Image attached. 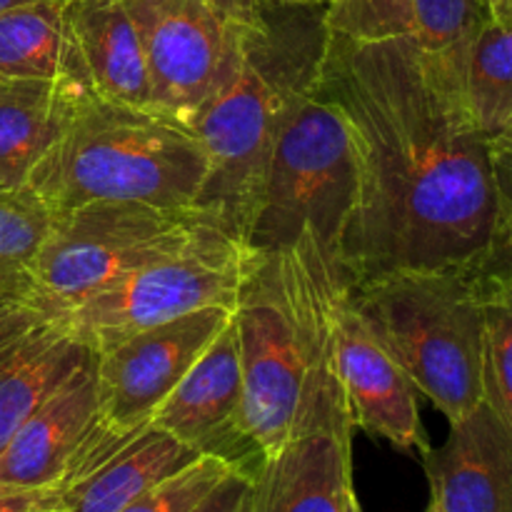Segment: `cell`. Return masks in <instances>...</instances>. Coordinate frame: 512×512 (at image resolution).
I'll return each instance as SVG.
<instances>
[{
	"label": "cell",
	"mask_w": 512,
	"mask_h": 512,
	"mask_svg": "<svg viewBox=\"0 0 512 512\" xmlns=\"http://www.w3.org/2000/svg\"><path fill=\"white\" fill-rule=\"evenodd\" d=\"M323 90L343 115L355 165L345 285L393 270L495 278L503 195L493 143L413 35H330Z\"/></svg>",
	"instance_id": "6da1fadb"
},
{
	"label": "cell",
	"mask_w": 512,
	"mask_h": 512,
	"mask_svg": "<svg viewBox=\"0 0 512 512\" xmlns=\"http://www.w3.org/2000/svg\"><path fill=\"white\" fill-rule=\"evenodd\" d=\"M340 285L343 275L303 235L290 250L263 255L240 288V430L260 460L303 430L350 418L330 350V303Z\"/></svg>",
	"instance_id": "7a4b0ae2"
},
{
	"label": "cell",
	"mask_w": 512,
	"mask_h": 512,
	"mask_svg": "<svg viewBox=\"0 0 512 512\" xmlns=\"http://www.w3.org/2000/svg\"><path fill=\"white\" fill-rule=\"evenodd\" d=\"M325 8L273 3L258 25H238L233 60L190 123L208 158L198 208L243 245L275 135L290 108L323 83Z\"/></svg>",
	"instance_id": "3957f363"
},
{
	"label": "cell",
	"mask_w": 512,
	"mask_h": 512,
	"mask_svg": "<svg viewBox=\"0 0 512 512\" xmlns=\"http://www.w3.org/2000/svg\"><path fill=\"white\" fill-rule=\"evenodd\" d=\"M205 178L208 158L193 130L90 90L30 173L28 190L53 218L88 203L198 208Z\"/></svg>",
	"instance_id": "277c9868"
},
{
	"label": "cell",
	"mask_w": 512,
	"mask_h": 512,
	"mask_svg": "<svg viewBox=\"0 0 512 512\" xmlns=\"http://www.w3.org/2000/svg\"><path fill=\"white\" fill-rule=\"evenodd\" d=\"M485 283L463 270H393L348 288L360 320L448 423L485 400Z\"/></svg>",
	"instance_id": "5b68a950"
},
{
	"label": "cell",
	"mask_w": 512,
	"mask_h": 512,
	"mask_svg": "<svg viewBox=\"0 0 512 512\" xmlns=\"http://www.w3.org/2000/svg\"><path fill=\"white\" fill-rule=\"evenodd\" d=\"M353 195L348 128L320 83L290 108L275 135L245 248L263 258L290 250L310 235L343 275V238Z\"/></svg>",
	"instance_id": "8992f818"
},
{
	"label": "cell",
	"mask_w": 512,
	"mask_h": 512,
	"mask_svg": "<svg viewBox=\"0 0 512 512\" xmlns=\"http://www.w3.org/2000/svg\"><path fill=\"white\" fill-rule=\"evenodd\" d=\"M218 238L233 235L203 208L88 203L53 215L25 273L45 308L60 313L130 270Z\"/></svg>",
	"instance_id": "52a82bcc"
},
{
	"label": "cell",
	"mask_w": 512,
	"mask_h": 512,
	"mask_svg": "<svg viewBox=\"0 0 512 512\" xmlns=\"http://www.w3.org/2000/svg\"><path fill=\"white\" fill-rule=\"evenodd\" d=\"M260 255L240 240L218 238L185 253L155 260L60 310L70 330L93 353L155 325L203 308L233 310L245 278Z\"/></svg>",
	"instance_id": "ba28073f"
},
{
	"label": "cell",
	"mask_w": 512,
	"mask_h": 512,
	"mask_svg": "<svg viewBox=\"0 0 512 512\" xmlns=\"http://www.w3.org/2000/svg\"><path fill=\"white\" fill-rule=\"evenodd\" d=\"M148 65L153 108L190 128L223 80L238 25L203 0H123Z\"/></svg>",
	"instance_id": "9c48e42d"
},
{
	"label": "cell",
	"mask_w": 512,
	"mask_h": 512,
	"mask_svg": "<svg viewBox=\"0 0 512 512\" xmlns=\"http://www.w3.org/2000/svg\"><path fill=\"white\" fill-rule=\"evenodd\" d=\"M230 318L233 310L215 305L140 330L98 350V423L113 430L150 425L155 410L165 403Z\"/></svg>",
	"instance_id": "30bf717a"
},
{
	"label": "cell",
	"mask_w": 512,
	"mask_h": 512,
	"mask_svg": "<svg viewBox=\"0 0 512 512\" xmlns=\"http://www.w3.org/2000/svg\"><path fill=\"white\" fill-rule=\"evenodd\" d=\"M330 350L353 428L398 450L428 453L433 445L420 420L418 390L360 320L348 285H340L330 303Z\"/></svg>",
	"instance_id": "8fae6325"
},
{
	"label": "cell",
	"mask_w": 512,
	"mask_h": 512,
	"mask_svg": "<svg viewBox=\"0 0 512 512\" xmlns=\"http://www.w3.org/2000/svg\"><path fill=\"white\" fill-rule=\"evenodd\" d=\"M243 373L233 318L200 353L150 423L200 455H220L245 470H258L260 458L240 430Z\"/></svg>",
	"instance_id": "7c38bea8"
},
{
	"label": "cell",
	"mask_w": 512,
	"mask_h": 512,
	"mask_svg": "<svg viewBox=\"0 0 512 512\" xmlns=\"http://www.w3.org/2000/svg\"><path fill=\"white\" fill-rule=\"evenodd\" d=\"M420 458L440 512H512V433L488 400L453 420L445 443Z\"/></svg>",
	"instance_id": "4fadbf2b"
},
{
	"label": "cell",
	"mask_w": 512,
	"mask_h": 512,
	"mask_svg": "<svg viewBox=\"0 0 512 512\" xmlns=\"http://www.w3.org/2000/svg\"><path fill=\"white\" fill-rule=\"evenodd\" d=\"M353 433L350 418L330 420L260 460L250 512H348L355 493Z\"/></svg>",
	"instance_id": "5bb4252c"
},
{
	"label": "cell",
	"mask_w": 512,
	"mask_h": 512,
	"mask_svg": "<svg viewBox=\"0 0 512 512\" xmlns=\"http://www.w3.org/2000/svg\"><path fill=\"white\" fill-rule=\"evenodd\" d=\"M98 418L95 358L55 390L0 453V495L55 488Z\"/></svg>",
	"instance_id": "9a60e30c"
},
{
	"label": "cell",
	"mask_w": 512,
	"mask_h": 512,
	"mask_svg": "<svg viewBox=\"0 0 512 512\" xmlns=\"http://www.w3.org/2000/svg\"><path fill=\"white\" fill-rule=\"evenodd\" d=\"M198 455L150 423L113 453L45 490L33 512H123L138 495Z\"/></svg>",
	"instance_id": "2e32d148"
},
{
	"label": "cell",
	"mask_w": 512,
	"mask_h": 512,
	"mask_svg": "<svg viewBox=\"0 0 512 512\" xmlns=\"http://www.w3.org/2000/svg\"><path fill=\"white\" fill-rule=\"evenodd\" d=\"M93 358V350L55 313L0 350V453L20 425Z\"/></svg>",
	"instance_id": "e0dca14e"
},
{
	"label": "cell",
	"mask_w": 512,
	"mask_h": 512,
	"mask_svg": "<svg viewBox=\"0 0 512 512\" xmlns=\"http://www.w3.org/2000/svg\"><path fill=\"white\" fill-rule=\"evenodd\" d=\"M90 90L73 80L0 78V188L28 190L30 173Z\"/></svg>",
	"instance_id": "ac0fdd59"
},
{
	"label": "cell",
	"mask_w": 512,
	"mask_h": 512,
	"mask_svg": "<svg viewBox=\"0 0 512 512\" xmlns=\"http://www.w3.org/2000/svg\"><path fill=\"white\" fill-rule=\"evenodd\" d=\"M70 20L90 88L115 103L153 108L143 45L123 0H75Z\"/></svg>",
	"instance_id": "d6986e66"
},
{
	"label": "cell",
	"mask_w": 512,
	"mask_h": 512,
	"mask_svg": "<svg viewBox=\"0 0 512 512\" xmlns=\"http://www.w3.org/2000/svg\"><path fill=\"white\" fill-rule=\"evenodd\" d=\"M0 78H90L75 40L70 3H35L0 13Z\"/></svg>",
	"instance_id": "ffe728a7"
},
{
	"label": "cell",
	"mask_w": 512,
	"mask_h": 512,
	"mask_svg": "<svg viewBox=\"0 0 512 512\" xmlns=\"http://www.w3.org/2000/svg\"><path fill=\"white\" fill-rule=\"evenodd\" d=\"M468 118L490 143L512 128V18L475 30L460 78Z\"/></svg>",
	"instance_id": "44dd1931"
},
{
	"label": "cell",
	"mask_w": 512,
	"mask_h": 512,
	"mask_svg": "<svg viewBox=\"0 0 512 512\" xmlns=\"http://www.w3.org/2000/svg\"><path fill=\"white\" fill-rule=\"evenodd\" d=\"M480 0H413V35L445 83L460 95V78L468 45L483 25ZM468 113V110H465Z\"/></svg>",
	"instance_id": "7402d4cb"
},
{
	"label": "cell",
	"mask_w": 512,
	"mask_h": 512,
	"mask_svg": "<svg viewBox=\"0 0 512 512\" xmlns=\"http://www.w3.org/2000/svg\"><path fill=\"white\" fill-rule=\"evenodd\" d=\"M485 400L512 433V293L485 283Z\"/></svg>",
	"instance_id": "603a6c76"
},
{
	"label": "cell",
	"mask_w": 512,
	"mask_h": 512,
	"mask_svg": "<svg viewBox=\"0 0 512 512\" xmlns=\"http://www.w3.org/2000/svg\"><path fill=\"white\" fill-rule=\"evenodd\" d=\"M240 465L220 455H198L133 500L123 512H193Z\"/></svg>",
	"instance_id": "cb8c5ba5"
},
{
	"label": "cell",
	"mask_w": 512,
	"mask_h": 512,
	"mask_svg": "<svg viewBox=\"0 0 512 512\" xmlns=\"http://www.w3.org/2000/svg\"><path fill=\"white\" fill-rule=\"evenodd\" d=\"M325 25L330 35L353 43L400 38L413 30V0H333Z\"/></svg>",
	"instance_id": "d4e9b609"
},
{
	"label": "cell",
	"mask_w": 512,
	"mask_h": 512,
	"mask_svg": "<svg viewBox=\"0 0 512 512\" xmlns=\"http://www.w3.org/2000/svg\"><path fill=\"white\" fill-rule=\"evenodd\" d=\"M50 213L30 190L0 188V265L23 268L50 230Z\"/></svg>",
	"instance_id": "484cf974"
},
{
	"label": "cell",
	"mask_w": 512,
	"mask_h": 512,
	"mask_svg": "<svg viewBox=\"0 0 512 512\" xmlns=\"http://www.w3.org/2000/svg\"><path fill=\"white\" fill-rule=\"evenodd\" d=\"M495 170H498L500 195H503V240H500V260L495 283L512 293V158L508 153L495 150Z\"/></svg>",
	"instance_id": "4316f807"
},
{
	"label": "cell",
	"mask_w": 512,
	"mask_h": 512,
	"mask_svg": "<svg viewBox=\"0 0 512 512\" xmlns=\"http://www.w3.org/2000/svg\"><path fill=\"white\" fill-rule=\"evenodd\" d=\"M253 505V470L238 468L193 512H250Z\"/></svg>",
	"instance_id": "83f0119b"
},
{
	"label": "cell",
	"mask_w": 512,
	"mask_h": 512,
	"mask_svg": "<svg viewBox=\"0 0 512 512\" xmlns=\"http://www.w3.org/2000/svg\"><path fill=\"white\" fill-rule=\"evenodd\" d=\"M203 3L210 5L215 13H220L233 25L250 28V25H258L263 20L265 10L278 3V0H203Z\"/></svg>",
	"instance_id": "f1b7e54d"
},
{
	"label": "cell",
	"mask_w": 512,
	"mask_h": 512,
	"mask_svg": "<svg viewBox=\"0 0 512 512\" xmlns=\"http://www.w3.org/2000/svg\"><path fill=\"white\" fill-rule=\"evenodd\" d=\"M480 8L490 20H510L508 0H480Z\"/></svg>",
	"instance_id": "f546056e"
},
{
	"label": "cell",
	"mask_w": 512,
	"mask_h": 512,
	"mask_svg": "<svg viewBox=\"0 0 512 512\" xmlns=\"http://www.w3.org/2000/svg\"><path fill=\"white\" fill-rule=\"evenodd\" d=\"M28 283V273L25 270H18V273H8V275H0V295H5L8 290L18 288V285Z\"/></svg>",
	"instance_id": "4dcf8cb0"
},
{
	"label": "cell",
	"mask_w": 512,
	"mask_h": 512,
	"mask_svg": "<svg viewBox=\"0 0 512 512\" xmlns=\"http://www.w3.org/2000/svg\"><path fill=\"white\" fill-rule=\"evenodd\" d=\"M35 3H75V0H0V13L10 8H23V5H35Z\"/></svg>",
	"instance_id": "1f68e13d"
},
{
	"label": "cell",
	"mask_w": 512,
	"mask_h": 512,
	"mask_svg": "<svg viewBox=\"0 0 512 512\" xmlns=\"http://www.w3.org/2000/svg\"><path fill=\"white\" fill-rule=\"evenodd\" d=\"M493 148H495V150H500V153H508L510 158H512V130H510V133H505L503 138L495 140Z\"/></svg>",
	"instance_id": "d6a6232c"
},
{
	"label": "cell",
	"mask_w": 512,
	"mask_h": 512,
	"mask_svg": "<svg viewBox=\"0 0 512 512\" xmlns=\"http://www.w3.org/2000/svg\"><path fill=\"white\" fill-rule=\"evenodd\" d=\"M348 512H363V508H360L358 495H355V493H353V498H350V503H348Z\"/></svg>",
	"instance_id": "836d02e7"
},
{
	"label": "cell",
	"mask_w": 512,
	"mask_h": 512,
	"mask_svg": "<svg viewBox=\"0 0 512 512\" xmlns=\"http://www.w3.org/2000/svg\"><path fill=\"white\" fill-rule=\"evenodd\" d=\"M278 3H320V5H328L333 0H278Z\"/></svg>",
	"instance_id": "e575fe53"
},
{
	"label": "cell",
	"mask_w": 512,
	"mask_h": 512,
	"mask_svg": "<svg viewBox=\"0 0 512 512\" xmlns=\"http://www.w3.org/2000/svg\"><path fill=\"white\" fill-rule=\"evenodd\" d=\"M23 268H8V265H0V275H8V273H18Z\"/></svg>",
	"instance_id": "d590c367"
},
{
	"label": "cell",
	"mask_w": 512,
	"mask_h": 512,
	"mask_svg": "<svg viewBox=\"0 0 512 512\" xmlns=\"http://www.w3.org/2000/svg\"><path fill=\"white\" fill-rule=\"evenodd\" d=\"M425 512H440V510H438V505L430 503V505H428V510H425Z\"/></svg>",
	"instance_id": "8d00e7d4"
},
{
	"label": "cell",
	"mask_w": 512,
	"mask_h": 512,
	"mask_svg": "<svg viewBox=\"0 0 512 512\" xmlns=\"http://www.w3.org/2000/svg\"><path fill=\"white\" fill-rule=\"evenodd\" d=\"M508 13H510V18H512V0H508Z\"/></svg>",
	"instance_id": "74e56055"
},
{
	"label": "cell",
	"mask_w": 512,
	"mask_h": 512,
	"mask_svg": "<svg viewBox=\"0 0 512 512\" xmlns=\"http://www.w3.org/2000/svg\"><path fill=\"white\" fill-rule=\"evenodd\" d=\"M510 130H512V128H510ZM510 130H508V133H510Z\"/></svg>",
	"instance_id": "f35d334b"
}]
</instances>
